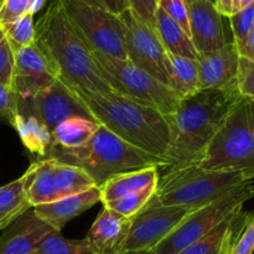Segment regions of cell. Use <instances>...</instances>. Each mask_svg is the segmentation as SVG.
Segmentation results:
<instances>
[{
    "mask_svg": "<svg viewBox=\"0 0 254 254\" xmlns=\"http://www.w3.org/2000/svg\"><path fill=\"white\" fill-rule=\"evenodd\" d=\"M240 97L237 89H207L181 98L175 113L169 117L171 140L164 171L197 165Z\"/></svg>",
    "mask_w": 254,
    "mask_h": 254,
    "instance_id": "1",
    "label": "cell"
},
{
    "mask_svg": "<svg viewBox=\"0 0 254 254\" xmlns=\"http://www.w3.org/2000/svg\"><path fill=\"white\" fill-rule=\"evenodd\" d=\"M35 45L57 78L69 88L97 93L112 91L97 68L92 50L73 29L59 0H52L35 24Z\"/></svg>",
    "mask_w": 254,
    "mask_h": 254,
    "instance_id": "2",
    "label": "cell"
},
{
    "mask_svg": "<svg viewBox=\"0 0 254 254\" xmlns=\"http://www.w3.org/2000/svg\"><path fill=\"white\" fill-rule=\"evenodd\" d=\"M72 91L97 124L135 148L164 160L171 140L168 117L113 91Z\"/></svg>",
    "mask_w": 254,
    "mask_h": 254,
    "instance_id": "3",
    "label": "cell"
},
{
    "mask_svg": "<svg viewBox=\"0 0 254 254\" xmlns=\"http://www.w3.org/2000/svg\"><path fill=\"white\" fill-rule=\"evenodd\" d=\"M46 158L81 168L93 179L97 188H101L106 181L119 174L151 166L160 170L165 168L163 159L135 148L99 124L87 144L74 149L51 145Z\"/></svg>",
    "mask_w": 254,
    "mask_h": 254,
    "instance_id": "4",
    "label": "cell"
},
{
    "mask_svg": "<svg viewBox=\"0 0 254 254\" xmlns=\"http://www.w3.org/2000/svg\"><path fill=\"white\" fill-rule=\"evenodd\" d=\"M253 180L254 173L251 171L211 170L191 165L165 170L159 178L155 196L164 206L193 211Z\"/></svg>",
    "mask_w": 254,
    "mask_h": 254,
    "instance_id": "5",
    "label": "cell"
},
{
    "mask_svg": "<svg viewBox=\"0 0 254 254\" xmlns=\"http://www.w3.org/2000/svg\"><path fill=\"white\" fill-rule=\"evenodd\" d=\"M197 165L254 173V99L236 101Z\"/></svg>",
    "mask_w": 254,
    "mask_h": 254,
    "instance_id": "6",
    "label": "cell"
},
{
    "mask_svg": "<svg viewBox=\"0 0 254 254\" xmlns=\"http://www.w3.org/2000/svg\"><path fill=\"white\" fill-rule=\"evenodd\" d=\"M92 55L112 91L151 107L168 118L175 113L181 98L168 84L154 78L129 60L116 59L97 51H92Z\"/></svg>",
    "mask_w": 254,
    "mask_h": 254,
    "instance_id": "7",
    "label": "cell"
},
{
    "mask_svg": "<svg viewBox=\"0 0 254 254\" xmlns=\"http://www.w3.org/2000/svg\"><path fill=\"white\" fill-rule=\"evenodd\" d=\"M254 197L253 181L233 189L213 202L193 210L165 240L154 248V254H179L215 230L233 212Z\"/></svg>",
    "mask_w": 254,
    "mask_h": 254,
    "instance_id": "8",
    "label": "cell"
},
{
    "mask_svg": "<svg viewBox=\"0 0 254 254\" xmlns=\"http://www.w3.org/2000/svg\"><path fill=\"white\" fill-rule=\"evenodd\" d=\"M73 29L92 51L127 60L118 15L78 0H59Z\"/></svg>",
    "mask_w": 254,
    "mask_h": 254,
    "instance_id": "9",
    "label": "cell"
},
{
    "mask_svg": "<svg viewBox=\"0 0 254 254\" xmlns=\"http://www.w3.org/2000/svg\"><path fill=\"white\" fill-rule=\"evenodd\" d=\"M191 212L188 208L161 205L154 195L148 205L130 218L122 254L154 251Z\"/></svg>",
    "mask_w": 254,
    "mask_h": 254,
    "instance_id": "10",
    "label": "cell"
},
{
    "mask_svg": "<svg viewBox=\"0 0 254 254\" xmlns=\"http://www.w3.org/2000/svg\"><path fill=\"white\" fill-rule=\"evenodd\" d=\"M118 16L123 26V44L127 60L148 72L154 78L168 84V52L161 45L155 29L139 19L129 7Z\"/></svg>",
    "mask_w": 254,
    "mask_h": 254,
    "instance_id": "11",
    "label": "cell"
},
{
    "mask_svg": "<svg viewBox=\"0 0 254 254\" xmlns=\"http://www.w3.org/2000/svg\"><path fill=\"white\" fill-rule=\"evenodd\" d=\"M17 111L20 114L36 118L51 131L67 119L91 118L74 92L59 78L31 98L17 99Z\"/></svg>",
    "mask_w": 254,
    "mask_h": 254,
    "instance_id": "12",
    "label": "cell"
},
{
    "mask_svg": "<svg viewBox=\"0 0 254 254\" xmlns=\"http://www.w3.org/2000/svg\"><path fill=\"white\" fill-rule=\"evenodd\" d=\"M240 59L232 40L215 51L198 54V91H238Z\"/></svg>",
    "mask_w": 254,
    "mask_h": 254,
    "instance_id": "13",
    "label": "cell"
},
{
    "mask_svg": "<svg viewBox=\"0 0 254 254\" xmlns=\"http://www.w3.org/2000/svg\"><path fill=\"white\" fill-rule=\"evenodd\" d=\"M56 79V74L35 42L15 52L12 91L17 99L31 98Z\"/></svg>",
    "mask_w": 254,
    "mask_h": 254,
    "instance_id": "14",
    "label": "cell"
},
{
    "mask_svg": "<svg viewBox=\"0 0 254 254\" xmlns=\"http://www.w3.org/2000/svg\"><path fill=\"white\" fill-rule=\"evenodd\" d=\"M190 36L197 54L215 51L225 46L227 40L223 16L216 10L215 4L207 0L189 2Z\"/></svg>",
    "mask_w": 254,
    "mask_h": 254,
    "instance_id": "15",
    "label": "cell"
},
{
    "mask_svg": "<svg viewBox=\"0 0 254 254\" xmlns=\"http://www.w3.org/2000/svg\"><path fill=\"white\" fill-rule=\"evenodd\" d=\"M56 231L29 208L12 221L0 236V254H31L42 240Z\"/></svg>",
    "mask_w": 254,
    "mask_h": 254,
    "instance_id": "16",
    "label": "cell"
},
{
    "mask_svg": "<svg viewBox=\"0 0 254 254\" xmlns=\"http://www.w3.org/2000/svg\"><path fill=\"white\" fill-rule=\"evenodd\" d=\"M130 218L104 207L86 236L93 254H122Z\"/></svg>",
    "mask_w": 254,
    "mask_h": 254,
    "instance_id": "17",
    "label": "cell"
},
{
    "mask_svg": "<svg viewBox=\"0 0 254 254\" xmlns=\"http://www.w3.org/2000/svg\"><path fill=\"white\" fill-rule=\"evenodd\" d=\"M98 202H101V189L93 188L78 195L59 198L32 208L37 217L45 221L54 230L61 231L67 222L86 212Z\"/></svg>",
    "mask_w": 254,
    "mask_h": 254,
    "instance_id": "18",
    "label": "cell"
},
{
    "mask_svg": "<svg viewBox=\"0 0 254 254\" xmlns=\"http://www.w3.org/2000/svg\"><path fill=\"white\" fill-rule=\"evenodd\" d=\"M252 213H245L242 208L233 212L208 235L192 243L179 254H230L236 238L243 230Z\"/></svg>",
    "mask_w": 254,
    "mask_h": 254,
    "instance_id": "19",
    "label": "cell"
},
{
    "mask_svg": "<svg viewBox=\"0 0 254 254\" xmlns=\"http://www.w3.org/2000/svg\"><path fill=\"white\" fill-rule=\"evenodd\" d=\"M55 160L49 158L37 159L30 164L27 170L20 176L26 200L31 207L56 201L54 189Z\"/></svg>",
    "mask_w": 254,
    "mask_h": 254,
    "instance_id": "20",
    "label": "cell"
},
{
    "mask_svg": "<svg viewBox=\"0 0 254 254\" xmlns=\"http://www.w3.org/2000/svg\"><path fill=\"white\" fill-rule=\"evenodd\" d=\"M159 170L160 169L156 166H151V168L129 171V173L113 176L99 188L101 189V202H109L126 193L150 188V186H158L159 178H160Z\"/></svg>",
    "mask_w": 254,
    "mask_h": 254,
    "instance_id": "21",
    "label": "cell"
},
{
    "mask_svg": "<svg viewBox=\"0 0 254 254\" xmlns=\"http://www.w3.org/2000/svg\"><path fill=\"white\" fill-rule=\"evenodd\" d=\"M154 29L166 52L197 60L198 54L193 47L191 37L186 34L185 30L180 25L176 24L159 7L155 12Z\"/></svg>",
    "mask_w": 254,
    "mask_h": 254,
    "instance_id": "22",
    "label": "cell"
},
{
    "mask_svg": "<svg viewBox=\"0 0 254 254\" xmlns=\"http://www.w3.org/2000/svg\"><path fill=\"white\" fill-rule=\"evenodd\" d=\"M168 84L180 98L198 91L197 60L169 54L166 57Z\"/></svg>",
    "mask_w": 254,
    "mask_h": 254,
    "instance_id": "23",
    "label": "cell"
},
{
    "mask_svg": "<svg viewBox=\"0 0 254 254\" xmlns=\"http://www.w3.org/2000/svg\"><path fill=\"white\" fill-rule=\"evenodd\" d=\"M12 128L17 131L25 148L37 159L46 158L52 145L51 130L31 116L17 114Z\"/></svg>",
    "mask_w": 254,
    "mask_h": 254,
    "instance_id": "24",
    "label": "cell"
},
{
    "mask_svg": "<svg viewBox=\"0 0 254 254\" xmlns=\"http://www.w3.org/2000/svg\"><path fill=\"white\" fill-rule=\"evenodd\" d=\"M98 129V124L91 118L67 119L51 131L52 145L64 149H74L84 145L91 140Z\"/></svg>",
    "mask_w": 254,
    "mask_h": 254,
    "instance_id": "25",
    "label": "cell"
},
{
    "mask_svg": "<svg viewBox=\"0 0 254 254\" xmlns=\"http://www.w3.org/2000/svg\"><path fill=\"white\" fill-rule=\"evenodd\" d=\"M97 188L93 179L84 170L77 166L55 161L54 189L56 200Z\"/></svg>",
    "mask_w": 254,
    "mask_h": 254,
    "instance_id": "26",
    "label": "cell"
},
{
    "mask_svg": "<svg viewBox=\"0 0 254 254\" xmlns=\"http://www.w3.org/2000/svg\"><path fill=\"white\" fill-rule=\"evenodd\" d=\"M31 206L26 200L21 178L0 188V231L6 228Z\"/></svg>",
    "mask_w": 254,
    "mask_h": 254,
    "instance_id": "27",
    "label": "cell"
},
{
    "mask_svg": "<svg viewBox=\"0 0 254 254\" xmlns=\"http://www.w3.org/2000/svg\"><path fill=\"white\" fill-rule=\"evenodd\" d=\"M31 254H93L86 238L67 240L61 231H52Z\"/></svg>",
    "mask_w": 254,
    "mask_h": 254,
    "instance_id": "28",
    "label": "cell"
},
{
    "mask_svg": "<svg viewBox=\"0 0 254 254\" xmlns=\"http://www.w3.org/2000/svg\"><path fill=\"white\" fill-rule=\"evenodd\" d=\"M156 189H158V186H150V188L133 191V192L126 193V195L121 196L116 200L103 203V206L124 216V217L131 218L148 205L149 201L155 195Z\"/></svg>",
    "mask_w": 254,
    "mask_h": 254,
    "instance_id": "29",
    "label": "cell"
},
{
    "mask_svg": "<svg viewBox=\"0 0 254 254\" xmlns=\"http://www.w3.org/2000/svg\"><path fill=\"white\" fill-rule=\"evenodd\" d=\"M5 35L9 40L14 52L22 47L30 46L35 42L34 15L26 14L6 25H2Z\"/></svg>",
    "mask_w": 254,
    "mask_h": 254,
    "instance_id": "30",
    "label": "cell"
},
{
    "mask_svg": "<svg viewBox=\"0 0 254 254\" xmlns=\"http://www.w3.org/2000/svg\"><path fill=\"white\" fill-rule=\"evenodd\" d=\"M46 0H0V25H6L24 15H34Z\"/></svg>",
    "mask_w": 254,
    "mask_h": 254,
    "instance_id": "31",
    "label": "cell"
},
{
    "mask_svg": "<svg viewBox=\"0 0 254 254\" xmlns=\"http://www.w3.org/2000/svg\"><path fill=\"white\" fill-rule=\"evenodd\" d=\"M228 19L233 35L232 41L238 49L254 29V2Z\"/></svg>",
    "mask_w": 254,
    "mask_h": 254,
    "instance_id": "32",
    "label": "cell"
},
{
    "mask_svg": "<svg viewBox=\"0 0 254 254\" xmlns=\"http://www.w3.org/2000/svg\"><path fill=\"white\" fill-rule=\"evenodd\" d=\"M15 52L0 25V84L12 89Z\"/></svg>",
    "mask_w": 254,
    "mask_h": 254,
    "instance_id": "33",
    "label": "cell"
},
{
    "mask_svg": "<svg viewBox=\"0 0 254 254\" xmlns=\"http://www.w3.org/2000/svg\"><path fill=\"white\" fill-rule=\"evenodd\" d=\"M158 7L180 25L190 36V16L186 0H158ZM191 37V36H190Z\"/></svg>",
    "mask_w": 254,
    "mask_h": 254,
    "instance_id": "34",
    "label": "cell"
},
{
    "mask_svg": "<svg viewBox=\"0 0 254 254\" xmlns=\"http://www.w3.org/2000/svg\"><path fill=\"white\" fill-rule=\"evenodd\" d=\"M19 111H17V96L11 88L0 84V122L14 127Z\"/></svg>",
    "mask_w": 254,
    "mask_h": 254,
    "instance_id": "35",
    "label": "cell"
},
{
    "mask_svg": "<svg viewBox=\"0 0 254 254\" xmlns=\"http://www.w3.org/2000/svg\"><path fill=\"white\" fill-rule=\"evenodd\" d=\"M237 88L241 97L254 99V62L240 59V69L237 77Z\"/></svg>",
    "mask_w": 254,
    "mask_h": 254,
    "instance_id": "36",
    "label": "cell"
},
{
    "mask_svg": "<svg viewBox=\"0 0 254 254\" xmlns=\"http://www.w3.org/2000/svg\"><path fill=\"white\" fill-rule=\"evenodd\" d=\"M254 253V213H252L236 238L235 243H233L232 248H231L230 254H253Z\"/></svg>",
    "mask_w": 254,
    "mask_h": 254,
    "instance_id": "37",
    "label": "cell"
},
{
    "mask_svg": "<svg viewBox=\"0 0 254 254\" xmlns=\"http://www.w3.org/2000/svg\"><path fill=\"white\" fill-rule=\"evenodd\" d=\"M129 9L135 12L136 16L146 25L154 29L155 12L158 9V0H127Z\"/></svg>",
    "mask_w": 254,
    "mask_h": 254,
    "instance_id": "38",
    "label": "cell"
},
{
    "mask_svg": "<svg viewBox=\"0 0 254 254\" xmlns=\"http://www.w3.org/2000/svg\"><path fill=\"white\" fill-rule=\"evenodd\" d=\"M254 2V0H215V7L222 16L231 17Z\"/></svg>",
    "mask_w": 254,
    "mask_h": 254,
    "instance_id": "39",
    "label": "cell"
},
{
    "mask_svg": "<svg viewBox=\"0 0 254 254\" xmlns=\"http://www.w3.org/2000/svg\"><path fill=\"white\" fill-rule=\"evenodd\" d=\"M78 1L84 2V4L93 5V6L102 7L109 12L119 15L129 7L127 0H78Z\"/></svg>",
    "mask_w": 254,
    "mask_h": 254,
    "instance_id": "40",
    "label": "cell"
},
{
    "mask_svg": "<svg viewBox=\"0 0 254 254\" xmlns=\"http://www.w3.org/2000/svg\"><path fill=\"white\" fill-rule=\"evenodd\" d=\"M238 54L242 59L248 60V61L254 62V29L248 35L247 39L245 40L242 45L238 47Z\"/></svg>",
    "mask_w": 254,
    "mask_h": 254,
    "instance_id": "41",
    "label": "cell"
},
{
    "mask_svg": "<svg viewBox=\"0 0 254 254\" xmlns=\"http://www.w3.org/2000/svg\"><path fill=\"white\" fill-rule=\"evenodd\" d=\"M123 254H154L153 251H148V252H135V253H123Z\"/></svg>",
    "mask_w": 254,
    "mask_h": 254,
    "instance_id": "42",
    "label": "cell"
},
{
    "mask_svg": "<svg viewBox=\"0 0 254 254\" xmlns=\"http://www.w3.org/2000/svg\"><path fill=\"white\" fill-rule=\"evenodd\" d=\"M191 1H195V0H186V2H191ZM207 1H212V2H215V0H207Z\"/></svg>",
    "mask_w": 254,
    "mask_h": 254,
    "instance_id": "43",
    "label": "cell"
}]
</instances>
